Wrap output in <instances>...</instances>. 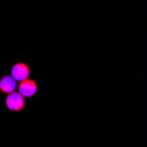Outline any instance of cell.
<instances>
[{
  "instance_id": "3957f363",
  "label": "cell",
  "mask_w": 147,
  "mask_h": 147,
  "mask_svg": "<svg viewBox=\"0 0 147 147\" xmlns=\"http://www.w3.org/2000/svg\"><path fill=\"white\" fill-rule=\"evenodd\" d=\"M18 90L24 98H32L38 92V85L34 79L28 78L20 82Z\"/></svg>"
},
{
  "instance_id": "6da1fadb",
  "label": "cell",
  "mask_w": 147,
  "mask_h": 147,
  "mask_svg": "<svg viewBox=\"0 0 147 147\" xmlns=\"http://www.w3.org/2000/svg\"><path fill=\"white\" fill-rule=\"evenodd\" d=\"M5 104L6 109L12 112H20L24 109L26 106V99L20 92H13L5 97Z\"/></svg>"
},
{
  "instance_id": "7a4b0ae2",
  "label": "cell",
  "mask_w": 147,
  "mask_h": 147,
  "mask_svg": "<svg viewBox=\"0 0 147 147\" xmlns=\"http://www.w3.org/2000/svg\"><path fill=\"white\" fill-rule=\"evenodd\" d=\"M30 75H31L30 67L26 63L22 62L13 64L11 69V76L17 82H21L23 80L29 78Z\"/></svg>"
},
{
  "instance_id": "277c9868",
  "label": "cell",
  "mask_w": 147,
  "mask_h": 147,
  "mask_svg": "<svg viewBox=\"0 0 147 147\" xmlns=\"http://www.w3.org/2000/svg\"><path fill=\"white\" fill-rule=\"evenodd\" d=\"M18 88L17 81L11 76L5 75L0 78V91L3 93H11Z\"/></svg>"
}]
</instances>
